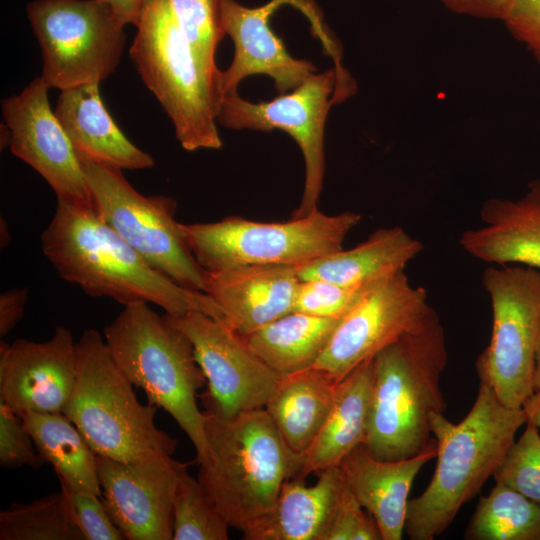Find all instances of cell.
<instances>
[{
	"label": "cell",
	"instance_id": "obj_29",
	"mask_svg": "<svg viewBox=\"0 0 540 540\" xmlns=\"http://www.w3.org/2000/svg\"><path fill=\"white\" fill-rule=\"evenodd\" d=\"M464 539L540 540V505L496 482L480 497Z\"/></svg>",
	"mask_w": 540,
	"mask_h": 540
},
{
	"label": "cell",
	"instance_id": "obj_13",
	"mask_svg": "<svg viewBox=\"0 0 540 540\" xmlns=\"http://www.w3.org/2000/svg\"><path fill=\"white\" fill-rule=\"evenodd\" d=\"M164 318L191 341L195 359L206 378L200 395L205 411L223 417L264 408L279 376L224 320L188 311Z\"/></svg>",
	"mask_w": 540,
	"mask_h": 540
},
{
	"label": "cell",
	"instance_id": "obj_40",
	"mask_svg": "<svg viewBox=\"0 0 540 540\" xmlns=\"http://www.w3.org/2000/svg\"><path fill=\"white\" fill-rule=\"evenodd\" d=\"M450 11L481 19L501 20L511 0H440Z\"/></svg>",
	"mask_w": 540,
	"mask_h": 540
},
{
	"label": "cell",
	"instance_id": "obj_15",
	"mask_svg": "<svg viewBox=\"0 0 540 540\" xmlns=\"http://www.w3.org/2000/svg\"><path fill=\"white\" fill-rule=\"evenodd\" d=\"M96 462L103 503L125 539H173L172 499L187 464L165 453Z\"/></svg>",
	"mask_w": 540,
	"mask_h": 540
},
{
	"label": "cell",
	"instance_id": "obj_35",
	"mask_svg": "<svg viewBox=\"0 0 540 540\" xmlns=\"http://www.w3.org/2000/svg\"><path fill=\"white\" fill-rule=\"evenodd\" d=\"M68 512L84 540H122L121 531L111 519L101 496L60 483Z\"/></svg>",
	"mask_w": 540,
	"mask_h": 540
},
{
	"label": "cell",
	"instance_id": "obj_22",
	"mask_svg": "<svg viewBox=\"0 0 540 540\" xmlns=\"http://www.w3.org/2000/svg\"><path fill=\"white\" fill-rule=\"evenodd\" d=\"M100 83H87L60 90L55 115L80 160L120 169H146L153 157L134 145L106 110Z\"/></svg>",
	"mask_w": 540,
	"mask_h": 540
},
{
	"label": "cell",
	"instance_id": "obj_36",
	"mask_svg": "<svg viewBox=\"0 0 540 540\" xmlns=\"http://www.w3.org/2000/svg\"><path fill=\"white\" fill-rule=\"evenodd\" d=\"M33 443L21 418L0 400V465L5 468L42 466L46 462L35 451Z\"/></svg>",
	"mask_w": 540,
	"mask_h": 540
},
{
	"label": "cell",
	"instance_id": "obj_20",
	"mask_svg": "<svg viewBox=\"0 0 540 540\" xmlns=\"http://www.w3.org/2000/svg\"><path fill=\"white\" fill-rule=\"evenodd\" d=\"M436 453L434 445L411 458L380 460L361 444L340 462L350 491L375 519L382 540L402 539L413 481Z\"/></svg>",
	"mask_w": 540,
	"mask_h": 540
},
{
	"label": "cell",
	"instance_id": "obj_16",
	"mask_svg": "<svg viewBox=\"0 0 540 540\" xmlns=\"http://www.w3.org/2000/svg\"><path fill=\"white\" fill-rule=\"evenodd\" d=\"M48 90L40 76L2 100L11 153L36 170L57 198L92 203L82 164L50 107Z\"/></svg>",
	"mask_w": 540,
	"mask_h": 540
},
{
	"label": "cell",
	"instance_id": "obj_32",
	"mask_svg": "<svg viewBox=\"0 0 540 540\" xmlns=\"http://www.w3.org/2000/svg\"><path fill=\"white\" fill-rule=\"evenodd\" d=\"M225 0H167L195 56L208 69L217 70L215 53L226 35Z\"/></svg>",
	"mask_w": 540,
	"mask_h": 540
},
{
	"label": "cell",
	"instance_id": "obj_5",
	"mask_svg": "<svg viewBox=\"0 0 540 540\" xmlns=\"http://www.w3.org/2000/svg\"><path fill=\"white\" fill-rule=\"evenodd\" d=\"M114 361L140 387L150 404L165 410L185 432L196 451V462L208 461L205 414L197 391L206 384L189 338L148 303L124 306L104 328Z\"/></svg>",
	"mask_w": 540,
	"mask_h": 540
},
{
	"label": "cell",
	"instance_id": "obj_26",
	"mask_svg": "<svg viewBox=\"0 0 540 540\" xmlns=\"http://www.w3.org/2000/svg\"><path fill=\"white\" fill-rule=\"evenodd\" d=\"M338 382L316 368L279 378L264 409L294 453L302 456L315 440L334 402Z\"/></svg>",
	"mask_w": 540,
	"mask_h": 540
},
{
	"label": "cell",
	"instance_id": "obj_31",
	"mask_svg": "<svg viewBox=\"0 0 540 540\" xmlns=\"http://www.w3.org/2000/svg\"><path fill=\"white\" fill-rule=\"evenodd\" d=\"M173 540H227L231 528L198 478L184 471L173 499Z\"/></svg>",
	"mask_w": 540,
	"mask_h": 540
},
{
	"label": "cell",
	"instance_id": "obj_34",
	"mask_svg": "<svg viewBox=\"0 0 540 540\" xmlns=\"http://www.w3.org/2000/svg\"><path fill=\"white\" fill-rule=\"evenodd\" d=\"M373 285L351 287L321 279L300 280L293 311L342 319Z\"/></svg>",
	"mask_w": 540,
	"mask_h": 540
},
{
	"label": "cell",
	"instance_id": "obj_2",
	"mask_svg": "<svg viewBox=\"0 0 540 540\" xmlns=\"http://www.w3.org/2000/svg\"><path fill=\"white\" fill-rule=\"evenodd\" d=\"M523 424V408L505 406L482 382L459 423L443 413L432 414L437 462L426 489L408 501L404 532L409 539L433 540L450 526L460 508L493 477Z\"/></svg>",
	"mask_w": 540,
	"mask_h": 540
},
{
	"label": "cell",
	"instance_id": "obj_43",
	"mask_svg": "<svg viewBox=\"0 0 540 540\" xmlns=\"http://www.w3.org/2000/svg\"><path fill=\"white\" fill-rule=\"evenodd\" d=\"M534 392H540V328L535 353V365L533 374Z\"/></svg>",
	"mask_w": 540,
	"mask_h": 540
},
{
	"label": "cell",
	"instance_id": "obj_33",
	"mask_svg": "<svg viewBox=\"0 0 540 540\" xmlns=\"http://www.w3.org/2000/svg\"><path fill=\"white\" fill-rule=\"evenodd\" d=\"M493 478L540 505V434L534 424L526 422Z\"/></svg>",
	"mask_w": 540,
	"mask_h": 540
},
{
	"label": "cell",
	"instance_id": "obj_1",
	"mask_svg": "<svg viewBox=\"0 0 540 540\" xmlns=\"http://www.w3.org/2000/svg\"><path fill=\"white\" fill-rule=\"evenodd\" d=\"M41 243L59 276L89 296L109 297L124 306L152 303L174 315L200 311L223 320L209 295L185 288L151 267L90 202L57 198Z\"/></svg>",
	"mask_w": 540,
	"mask_h": 540
},
{
	"label": "cell",
	"instance_id": "obj_41",
	"mask_svg": "<svg viewBox=\"0 0 540 540\" xmlns=\"http://www.w3.org/2000/svg\"><path fill=\"white\" fill-rule=\"evenodd\" d=\"M115 11L122 22L137 25L146 9L155 0H104Z\"/></svg>",
	"mask_w": 540,
	"mask_h": 540
},
{
	"label": "cell",
	"instance_id": "obj_4",
	"mask_svg": "<svg viewBox=\"0 0 540 540\" xmlns=\"http://www.w3.org/2000/svg\"><path fill=\"white\" fill-rule=\"evenodd\" d=\"M204 414L209 457L197 478L229 526L244 532L270 512L284 483L298 477L302 456L264 408Z\"/></svg>",
	"mask_w": 540,
	"mask_h": 540
},
{
	"label": "cell",
	"instance_id": "obj_12",
	"mask_svg": "<svg viewBox=\"0 0 540 540\" xmlns=\"http://www.w3.org/2000/svg\"><path fill=\"white\" fill-rule=\"evenodd\" d=\"M353 84L341 68L313 73L289 92L270 101L250 102L239 94L223 97L217 121L230 129L272 131L289 134L298 144L305 161V183L301 202L291 218L318 209L325 174L324 130L330 107L346 99Z\"/></svg>",
	"mask_w": 540,
	"mask_h": 540
},
{
	"label": "cell",
	"instance_id": "obj_44",
	"mask_svg": "<svg viewBox=\"0 0 540 540\" xmlns=\"http://www.w3.org/2000/svg\"><path fill=\"white\" fill-rule=\"evenodd\" d=\"M10 241V235L7 229V224L1 219V247H6Z\"/></svg>",
	"mask_w": 540,
	"mask_h": 540
},
{
	"label": "cell",
	"instance_id": "obj_37",
	"mask_svg": "<svg viewBox=\"0 0 540 540\" xmlns=\"http://www.w3.org/2000/svg\"><path fill=\"white\" fill-rule=\"evenodd\" d=\"M327 540H382L375 519L360 505L348 485L339 502Z\"/></svg>",
	"mask_w": 540,
	"mask_h": 540
},
{
	"label": "cell",
	"instance_id": "obj_14",
	"mask_svg": "<svg viewBox=\"0 0 540 540\" xmlns=\"http://www.w3.org/2000/svg\"><path fill=\"white\" fill-rule=\"evenodd\" d=\"M430 309L426 290L413 286L404 271L383 279L341 319L312 368L340 381L419 325Z\"/></svg>",
	"mask_w": 540,
	"mask_h": 540
},
{
	"label": "cell",
	"instance_id": "obj_24",
	"mask_svg": "<svg viewBox=\"0 0 540 540\" xmlns=\"http://www.w3.org/2000/svg\"><path fill=\"white\" fill-rule=\"evenodd\" d=\"M373 358L338 382L330 412L307 451L298 478L339 466L344 457L364 443L371 410Z\"/></svg>",
	"mask_w": 540,
	"mask_h": 540
},
{
	"label": "cell",
	"instance_id": "obj_27",
	"mask_svg": "<svg viewBox=\"0 0 540 540\" xmlns=\"http://www.w3.org/2000/svg\"><path fill=\"white\" fill-rule=\"evenodd\" d=\"M340 321L292 311L243 338L273 372L283 377L312 368Z\"/></svg>",
	"mask_w": 540,
	"mask_h": 540
},
{
	"label": "cell",
	"instance_id": "obj_10",
	"mask_svg": "<svg viewBox=\"0 0 540 540\" xmlns=\"http://www.w3.org/2000/svg\"><path fill=\"white\" fill-rule=\"evenodd\" d=\"M91 202L109 224L151 267L177 284L205 293V270L195 259L175 219L176 201L145 196L125 178L122 169L81 163Z\"/></svg>",
	"mask_w": 540,
	"mask_h": 540
},
{
	"label": "cell",
	"instance_id": "obj_25",
	"mask_svg": "<svg viewBox=\"0 0 540 540\" xmlns=\"http://www.w3.org/2000/svg\"><path fill=\"white\" fill-rule=\"evenodd\" d=\"M422 249V243L401 227L381 228L352 249L294 267L300 280L321 279L367 287L403 271Z\"/></svg>",
	"mask_w": 540,
	"mask_h": 540
},
{
	"label": "cell",
	"instance_id": "obj_7",
	"mask_svg": "<svg viewBox=\"0 0 540 540\" xmlns=\"http://www.w3.org/2000/svg\"><path fill=\"white\" fill-rule=\"evenodd\" d=\"M75 354L76 380L63 413L94 453L119 461L152 453L173 455L177 440L156 426L157 407L138 401L104 337L95 329L84 331Z\"/></svg>",
	"mask_w": 540,
	"mask_h": 540
},
{
	"label": "cell",
	"instance_id": "obj_19",
	"mask_svg": "<svg viewBox=\"0 0 540 540\" xmlns=\"http://www.w3.org/2000/svg\"><path fill=\"white\" fill-rule=\"evenodd\" d=\"M205 293L224 322L242 336L294 309L300 279L294 266L252 265L205 271Z\"/></svg>",
	"mask_w": 540,
	"mask_h": 540
},
{
	"label": "cell",
	"instance_id": "obj_9",
	"mask_svg": "<svg viewBox=\"0 0 540 540\" xmlns=\"http://www.w3.org/2000/svg\"><path fill=\"white\" fill-rule=\"evenodd\" d=\"M27 17L49 88L101 83L117 68L125 24L104 0H34L27 4Z\"/></svg>",
	"mask_w": 540,
	"mask_h": 540
},
{
	"label": "cell",
	"instance_id": "obj_6",
	"mask_svg": "<svg viewBox=\"0 0 540 540\" xmlns=\"http://www.w3.org/2000/svg\"><path fill=\"white\" fill-rule=\"evenodd\" d=\"M136 27L130 57L171 119L182 148L220 149L222 71L208 69L198 60L167 0H155Z\"/></svg>",
	"mask_w": 540,
	"mask_h": 540
},
{
	"label": "cell",
	"instance_id": "obj_17",
	"mask_svg": "<svg viewBox=\"0 0 540 540\" xmlns=\"http://www.w3.org/2000/svg\"><path fill=\"white\" fill-rule=\"evenodd\" d=\"M75 343L64 326H57L43 342L2 341L0 400L19 417L26 412L63 413L76 380Z\"/></svg>",
	"mask_w": 540,
	"mask_h": 540
},
{
	"label": "cell",
	"instance_id": "obj_28",
	"mask_svg": "<svg viewBox=\"0 0 540 540\" xmlns=\"http://www.w3.org/2000/svg\"><path fill=\"white\" fill-rule=\"evenodd\" d=\"M20 418L38 453L53 466L59 483L102 495L97 455L64 413L26 412Z\"/></svg>",
	"mask_w": 540,
	"mask_h": 540
},
{
	"label": "cell",
	"instance_id": "obj_3",
	"mask_svg": "<svg viewBox=\"0 0 540 540\" xmlns=\"http://www.w3.org/2000/svg\"><path fill=\"white\" fill-rule=\"evenodd\" d=\"M444 329L431 308L422 322L373 357L370 418L363 445L377 459L400 460L436 445L433 413H443Z\"/></svg>",
	"mask_w": 540,
	"mask_h": 540
},
{
	"label": "cell",
	"instance_id": "obj_23",
	"mask_svg": "<svg viewBox=\"0 0 540 540\" xmlns=\"http://www.w3.org/2000/svg\"><path fill=\"white\" fill-rule=\"evenodd\" d=\"M313 485L304 478L287 480L268 514L242 532L244 540H327L347 487L339 466L317 474Z\"/></svg>",
	"mask_w": 540,
	"mask_h": 540
},
{
	"label": "cell",
	"instance_id": "obj_38",
	"mask_svg": "<svg viewBox=\"0 0 540 540\" xmlns=\"http://www.w3.org/2000/svg\"><path fill=\"white\" fill-rule=\"evenodd\" d=\"M501 20L540 63V0H511Z\"/></svg>",
	"mask_w": 540,
	"mask_h": 540
},
{
	"label": "cell",
	"instance_id": "obj_30",
	"mask_svg": "<svg viewBox=\"0 0 540 540\" xmlns=\"http://www.w3.org/2000/svg\"><path fill=\"white\" fill-rule=\"evenodd\" d=\"M0 540H84L61 490L0 513Z\"/></svg>",
	"mask_w": 540,
	"mask_h": 540
},
{
	"label": "cell",
	"instance_id": "obj_11",
	"mask_svg": "<svg viewBox=\"0 0 540 540\" xmlns=\"http://www.w3.org/2000/svg\"><path fill=\"white\" fill-rule=\"evenodd\" d=\"M483 286L492 306V333L476 361L479 380L502 404L522 408L534 393L533 374L540 328V270L489 267Z\"/></svg>",
	"mask_w": 540,
	"mask_h": 540
},
{
	"label": "cell",
	"instance_id": "obj_21",
	"mask_svg": "<svg viewBox=\"0 0 540 540\" xmlns=\"http://www.w3.org/2000/svg\"><path fill=\"white\" fill-rule=\"evenodd\" d=\"M480 217L485 225L460 237L467 253L487 263L540 270V179L529 182L517 200L487 199Z\"/></svg>",
	"mask_w": 540,
	"mask_h": 540
},
{
	"label": "cell",
	"instance_id": "obj_18",
	"mask_svg": "<svg viewBox=\"0 0 540 540\" xmlns=\"http://www.w3.org/2000/svg\"><path fill=\"white\" fill-rule=\"evenodd\" d=\"M284 4L297 5L303 11L311 5L309 0H270L249 8L235 0L224 1L225 32L235 48L230 66L221 72L224 96L236 93L240 82L251 75L271 77L277 92L284 94L316 72L310 61L292 57L270 26L271 16Z\"/></svg>",
	"mask_w": 540,
	"mask_h": 540
},
{
	"label": "cell",
	"instance_id": "obj_42",
	"mask_svg": "<svg viewBox=\"0 0 540 540\" xmlns=\"http://www.w3.org/2000/svg\"><path fill=\"white\" fill-rule=\"evenodd\" d=\"M526 422L534 424L540 430V392H534L522 406Z\"/></svg>",
	"mask_w": 540,
	"mask_h": 540
},
{
	"label": "cell",
	"instance_id": "obj_39",
	"mask_svg": "<svg viewBox=\"0 0 540 540\" xmlns=\"http://www.w3.org/2000/svg\"><path fill=\"white\" fill-rule=\"evenodd\" d=\"M29 296L26 287L14 288L0 295V336L3 338L18 324L25 313Z\"/></svg>",
	"mask_w": 540,
	"mask_h": 540
},
{
	"label": "cell",
	"instance_id": "obj_8",
	"mask_svg": "<svg viewBox=\"0 0 540 540\" xmlns=\"http://www.w3.org/2000/svg\"><path fill=\"white\" fill-rule=\"evenodd\" d=\"M361 215L319 209L285 222L228 216L217 222L181 223L184 238L205 271L252 266H298L343 249Z\"/></svg>",
	"mask_w": 540,
	"mask_h": 540
}]
</instances>
